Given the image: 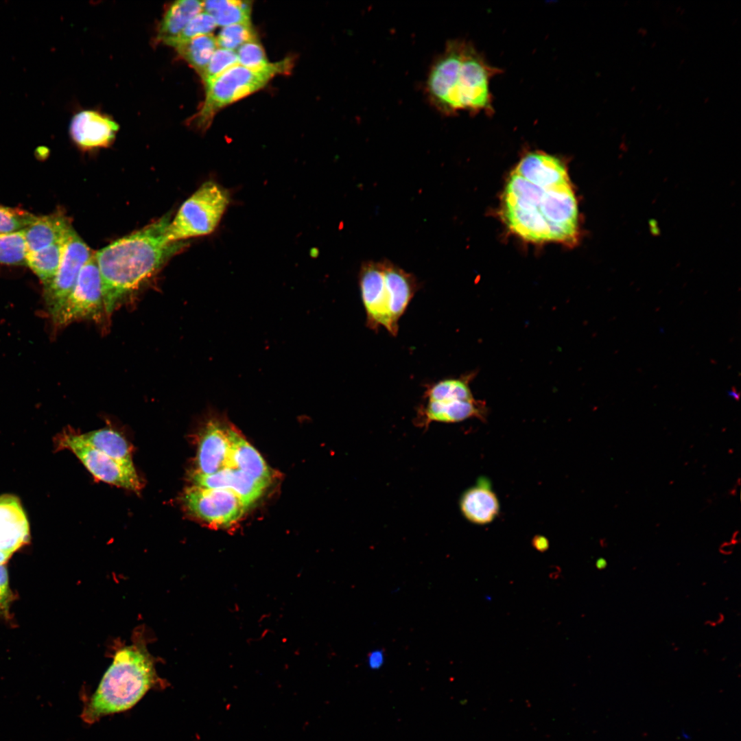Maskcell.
Instances as JSON below:
<instances>
[{"mask_svg": "<svg viewBox=\"0 0 741 741\" xmlns=\"http://www.w3.org/2000/svg\"><path fill=\"white\" fill-rule=\"evenodd\" d=\"M190 479L193 485L209 489H228L238 495L249 507L263 493L270 483L256 480L242 471L226 467L211 475L192 472Z\"/></svg>", "mask_w": 741, "mask_h": 741, "instance_id": "4fadbf2b", "label": "cell"}, {"mask_svg": "<svg viewBox=\"0 0 741 741\" xmlns=\"http://www.w3.org/2000/svg\"><path fill=\"white\" fill-rule=\"evenodd\" d=\"M12 599L9 587L8 574L4 565H0V613L8 615L9 605Z\"/></svg>", "mask_w": 741, "mask_h": 741, "instance_id": "d6a6232c", "label": "cell"}, {"mask_svg": "<svg viewBox=\"0 0 741 741\" xmlns=\"http://www.w3.org/2000/svg\"><path fill=\"white\" fill-rule=\"evenodd\" d=\"M236 53L238 64L250 70H261L270 64L268 61L263 47L257 40L242 45Z\"/></svg>", "mask_w": 741, "mask_h": 741, "instance_id": "4dcf8cb0", "label": "cell"}, {"mask_svg": "<svg viewBox=\"0 0 741 741\" xmlns=\"http://www.w3.org/2000/svg\"><path fill=\"white\" fill-rule=\"evenodd\" d=\"M36 217L26 210L0 204V234L21 231Z\"/></svg>", "mask_w": 741, "mask_h": 741, "instance_id": "f1b7e54d", "label": "cell"}, {"mask_svg": "<svg viewBox=\"0 0 741 741\" xmlns=\"http://www.w3.org/2000/svg\"><path fill=\"white\" fill-rule=\"evenodd\" d=\"M384 661V655L381 652L374 651L368 656V664L373 668H378L381 666Z\"/></svg>", "mask_w": 741, "mask_h": 741, "instance_id": "836d02e7", "label": "cell"}, {"mask_svg": "<svg viewBox=\"0 0 741 741\" xmlns=\"http://www.w3.org/2000/svg\"><path fill=\"white\" fill-rule=\"evenodd\" d=\"M460 507L469 521L480 525L493 521L499 511L498 498L486 478H479L475 486L462 493Z\"/></svg>", "mask_w": 741, "mask_h": 741, "instance_id": "e0dca14e", "label": "cell"}, {"mask_svg": "<svg viewBox=\"0 0 741 741\" xmlns=\"http://www.w3.org/2000/svg\"><path fill=\"white\" fill-rule=\"evenodd\" d=\"M469 377L446 379L429 386L425 392L427 401L473 400L469 386Z\"/></svg>", "mask_w": 741, "mask_h": 741, "instance_id": "484cf974", "label": "cell"}, {"mask_svg": "<svg viewBox=\"0 0 741 741\" xmlns=\"http://www.w3.org/2000/svg\"><path fill=\"white\" fill-rule=\"evenodd\" d=\"M236 64H238V60L235 51L218 47L213 54L201 78L205 84Z\"/></svg>", "mask_w": 741, "mask_h": 741, "instance_id": "1f68e13d", "label": "cell"}, {"mask_svg": "<svg viewBox=\"0 0 741 741\" xmlns=\"http://www.w3.org/2000/svg\"><path fill=\"white\" fill-rule=\"evenodd\" d=\"M232 467L249 476L270 483V471L259 452L236 431L233 436Z\"/></svg>", "mask_w": 741, "mask_h": 741, "instance_id": "7402d4cb", "label": "cell"}, {"mask_svg": "<svg viewBox=\"0 0 741 741\" xmlns=\"http://www.w3.org/2000/svg\"><path fill=\"white\" fill-rule=\"evenodd\" d=\"M250 1L213 0L203 1L204 12L211 14L217 26L250 23Z\"/></svg>", "mask_w": 741, "mask_h": 741, "instance_id": "603a6c76", "label": "cell"}, {"mask_svg": "<svg viewBox=\"0 0 741 741\" xmlns=\"http://www.w3.org/2000/svg\"><path fill=\"white\" fill-rule=\"evenodd\" d=\"M217 26L213 17L202 11L188 23L169 46L174 47L179 43L189 40L198 36L211 34Z\"/></svg>", "mask_w": 741, "mask_h": 741, "instance_id": "f546056e", "label": "cell"}, {"mask_svg": "<svg viewBox=\"0 0 741 741\" xmlns=\"http://www.w3.org/2000/svg\"><path fill=\"white\" fill-rule=\"evenodd\" d=\"M499 69L465 40L454 39L434 61L425 82L430 103L445 115L493 113L490 81Z\"/></svg>", "mask_w": 741, "mask_h": 741, "instance_id": "3957f363", "label": "cell"}, {"mask_svg": "<svg viewBox=\"0 0 741 741\" xmlns=\"http://www.w3.org/2000/svg\"><path fill=\"white\" fill-rule=\"evenodd\" d=\"M231 200L230 192L213 181L203 183L181 205L166 231L169 242L211 233Z\"/></svg>", "mask_w": 741, "mask_h": 741, "instance_id": "8992f818", "label": "cell"}, {"mask_svg": "<svg viewBox=\"0 0 741 741\" xmlns=\"http://www.w3.org/2000/svg\"><path fill=\"white\" fill-rule=\"evenodd\" d=\"M103 309L102 279L93 253L82 268L72 290L51 316L55 324L66 325L97 317Z\"/></svg>", "mask_w": 741, "mask_h": 741, "instance_id": "9c48e42d", "label": "cell"}, {"mask_svg": "<svg viewBox=\"0 0 741 741\" xmlns=\"http://www.w3.org/2000/svg\"><path fill=\"white\" fill-rule=\"evenodd\" d=\"M93 255L89 247L71 227L65 236L58 271L50 284L45 287V298L51 315L68 296L82 268Z\"/></svg>", "mask_w": 741, "mask_h": 741, "instance_id": "30bf717a", "label": "cell"}, {"mask_svg": "<svg viewBox=\"0 0 741 741\" xmlns=\"http://www.w3.org/2000/svg\"><path fill=\"white\" fill-rule=\"evenodd\" d=\"M160 682L154 659L141 644L118 650L97 690L85 704L82 720L93 724L102 717L128 710Z\"/></svg>", "mask_w": 741, "mask_h": 741, "instance_id": "277c9868", "label": "cell"}, {"mask_svg": "<svg viewBox=\"0 0 741 741\" xmlns=\"http://www.w3.org/2000/svg\"><path fill=\"white\" fill-rule=\"evenodd\" d=\"M118 130V124L109 117L88 110L76 113L69 126L72 140L83 149L110 145Z\"/></svg>", "mask_w": 741, "mask_h": 741, "instance_id": "5bb4252c", "label": "cell"}, {"mask_svg": "<svg viewBox=\"0 0 741 741\" xmlns=\"http://www.w3.org/2000/svg\"><path fill=\"white\" fill-rule=\"evenodd\" d=\"M532 545L540 552H545L548 549L549 543L546 538L542 536H536L532 540Z\"/></svg>", "mask_w": 741, "mask_h": 741, "instance_id": "e575fe53", "label": "cell"}, {"mask_svg": "<svg viewBox=\"0 0 741 741\" xmlns=\"http://www.w3.org/2000/svg\"><path fill=\"white\" fill-rule=\"evenodd\" d=\"M359 285L368 327L375 331L383 327L392 336H396L390 317L382 262L363 263L359 272Z\"/></svg>", "mask_w": 741, "mask_h": 741, "instance_id": "8fae6325", "label": "cell"}, {"mask_svg": "<svg viewBox=\"0 0 741 741\" xmlns=\"http://www.w3.org/2000/svg\"><path fill=\"white\" fill-rule=\"evenodd\" d=\"M64 239L65 237L61 241L38 251L27 253L26 266L38 277L45 287L50 284L58 271Z\"/></svg>", "mask_w": 741, "mask_h": 741, "instance_id": "cb8c5ba5", "label": "cell"}, {"mask_svg": "<svg viewBox=\"0 0 741 741\" xmlns=\"http://www.w3.org/2000/svg\"><path fill=\"white\" fill-rule=\"evenodd\" d=\"M30 540V528L19 499L0 497V550L12 554Z\"/></svg>", "mask_w": 741, "mask_h": 741, "instance_id": "9a60e30c", "label": "cell"}, {"mask_svg": "<svg viewBox=\"0 0 741 741\" xmlns=\"http://www.w3.org/2000/svg\"><path fill=\"white\" fill-rule=\"evenodd\" d=\"M291 67L290 58L258 71L235 65L204 84V101L191 121L198 128H207L220 109L263 88L275 75L290 71Z\"/></svg>", "mask_w": 741, "mask_h": 741, "instance_id": "5b68a950", "label": "cell"}, {"mask_svg": "<svg viewBox=\"0 0 741 741\" xmlns=\"http://www.w3.org/2000/svg\"><path fill=\"white\" fill-rule=\"evenodd\" d=\"M72 227L63 213L37 216L23 230L27 253L34 252L61 241Z\"/></svg>", "mask_w": 741, "mask_h": 741, "instance_id": "d6986e66", "label": "cell"}, {"mask_svg": "<svg viewBox=\"0 0 741 741\" xmlns=\"http://www.w3.org/2000/svg\"><path fill=\"white\" fill-rule=\"evenodd\" d=\"M203 11V1L179 0L167 10L158 27V40L169 45L188 23Z\"/></svg>", "mask_w": 741, "mask_h": 741, "instance_id": "ffe728a7", "label": "cell"}, {"mask_svg": "<svg viewBox=\"0 0 741 741\" xmlns=\"http://www.w3.org/2000/svg\"><path fill=\"white\" fill-rule=\"evenodd\" d=\"M26 258L23 231L0 234V264L26 266Z\"/></svg>", "mask_w": 741, "mask_h": 741, "instance_id": "4316f807", "label": "cell"}, {"mask_svg": "<svg viewBox=\"0 0 741 741\" xmlns=\"http://www.w3.org/2000/svg\"><path fill=\"white\" fill-rule=\"evenodd\" d=\"M607 565L606 560L603 558H598L596 562V566L598 569H603Z\"/></svg>", "mask_w": 741, "mask_h": 741, "instance_id": "8d00e7d4", "label": "cell"}, {"mask_svg": "<svg viewBox=\"0 0 741 741\" xmlns=\"http://www.w3.org/2000/svg\"><path fill=\"white\" fill-rule=\"evenodd\" d=\"M182 502L188 515L214 528L230 527L248 508L230 490L193 484L185 489Z\"/></svg>", "mask_w": 741, "mask_h": 741, "instance_id": "52a82bcc", "label": "cell"}, {"mask_svg": "<svg viewBox=\"0 0 741 741\" xmlns=\"http://www.w3.org/2000/svg\"><path fill=\"white\" fill-rule=\"evenodd\" d=\"M58 449L72 451L98 480L114 486L139 491L142 484L134 468L118 462L84 443L80 434L64 431L56 438Z\"/></svg>", "mask_w": 741, "mask_h": 741, "instance_id": "ba28073f", "label": "cell"}, {"mask_svg": "<svg viewBox=\"0 0 741 741\" xmlns=\"http://www.w3.org/2000/svg\"><path fill=\"white\" fill-rule=\"evenodd\" d=\"M174 48L201 76L218 46L216 37L209 34L179 43Z\"/></svg>", "mask_w": 741, "mask_h": 741, "instance_id": "d4e9b609", "label": "cell"}, {"mask_svg": "<svg viewBox=\"0 0 741 741\" xmlns=\"http://www.w3.org/2000/svg\"><path fill=\"white\" fill-rule=\"evenodd\" d=\"M216 39L218 47L233 51L248 42L257 40L251 23L223 27Z\"/></svg>", "mask_w": 741, "mask_h": 741, "instance_id": "83f0119b", "label": "cell"}, {"mask_svg": "<svg viewBox=\"0 0 741 741\" xmlns=\"http://www.w3.org/2000/svg\"><path fill=\"white\" fill-rule=\"evenodd\" d=\"M235 432L218 418H211L207 421L198 443L196 472L211 475L224 468L232 467Z\"/></svg>", "mask_w": 741, "mask_h": 741, "instance_id": "7c38bea8", "label": "cell"}, {"mask_svg": "<svg viewBox=\"0 0 741 741\" xmlns=\"http://www.w3.org/2000/svg\"><path fill=\"white\" fill-rule=\"evenodd\" d=\"M11 556L12 554L0 550V565L6 563Z\"/></svg>", "mask_w": 741, "mask_h": 741, "instance_id": "d590c367", "label": "cell"}, {"mask_svg": "<svg viewBox=\"0 0 741 741\" xmlns=\"http://www.w3.org/2000/svg\"><path fill=\"white\" fill-rule=\"evenodd\" d=\"M167 214L94 253L102 283L105 311L111 313L127 295L152 277L183 242H169Z\"/></svg>", "mask_w": 741, "mask_h": 741, "instance_id": "7a4b0ae2", "label": "cell"}, {"mask_svg": "<svg viewBox=\"0 0 741 741\" xmlns=\"http://www.w3.org/2000/svg\"><path fill=\"white\" fill-rule=\"evenodd\" d=\"M483 404L471 401H427L417 412L416 423L427 427L432 422L456 423L471 417H483Z\"/></svg>", "mask_w": 741, "mask_h": 741, "instance_id": "ac0fdd59", "label": "cell"}, {"mask_svg": "<svg viewBox=\"0 0 741 741\" xmlns=\"http://www.w3.org/2000/svg\"><path fill=\"white\" fill-rule=\"evenodd\" d=\"M79 434L81 439L91 447L121 464L134 468L130 447L125 438L117 431L104 428Z\"/></svg>", "mask_w": 741, "mask_h": 741, "instance_id": "44dd1931", "label": "cell"}, {"mask_svg": "<svg viewBox=\"0 0 741 741\" xmlns=\"http://www.w3.org/2000/svg\"><path fill=\"white\" fill-rule=\"evenodd\" d=\"M386 287L388 296V308L391 323L396 334L399 320L404 314L418 290L416 277L388 260L381 261Z\"/></svg>", "mask_w": 741, "mask_h": 741, "instance_id": "2e32d148", "label": "cell"}, {"mask_svg": "<svg viewBox=\"0 0 741 741\" xmlns=\"http://www.w3.org/2000/svg\"><path fill=\"white\" fill-rule=\"evenodd\" d=\"M500 215L527 242L575 244L578 202L565 163L542 151L525 154L506 180Z\"/></svg>", "mask_w": 741, "mask_h": 741, "instance_id": "6da1fadb", "label": "cell"}]
</instances>
